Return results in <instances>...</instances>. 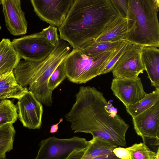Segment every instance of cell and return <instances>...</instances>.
Masks as SVG:
<instances>
[{
    "mask_svg": "<svg viewBox=\"0 0 159 159\" xmlns=\"http://www.w3.org/2000/svg\"><path fill=\"white\" fill-rule=\"evenodd\" d=\"M116 49L90 56L79 48H73L64 60L66 78L69 81L79 84L86 83L100 75Z\"/></svg>",
    "mask_w": 159,
    "mask_h": 159,
    "instance_id": "cell-5",
    "label": "cell"
},
{
    "mask_svg": "<svg viewBox=\"0 0 159 159\" xmlns=\"http://www.w3.org/2000/svg\"><path fill=\"white\" fill-rule=\"evenodd\" d=\"M28 91L16 81L13 71L0 75V101L9 98L19 99Z\"/></svg>",
    "mask_w": 159,
    "mask_h": 159,
    "instance_id": "cell-17",
    "label": "cell"
},
{
    "mask_svg": "<svg viewBox=\"0 0 159 159\" xmlns=\"http://www.w3.org/2000/svg\"><path fill=\"white\" fill-rule=\"evenodd\" d=\"M20 59L10 40L2 39L0 42V75L13 71Z\"/></svg>",
    "mask_w": 159,
    "mask_h": 159,
    "instance_id": "cell-16",
    "label": "cell"
},
{
    "mask_svg": "<svg viewBox=\"0 0 159 159\" xmlns=\"http://www.w3.org/2000/svg\"><path fill=\"white\" fill-rule=\"evenodd\" d=\"M6 159V158H3V159Z\"/></svg>",
    "mask_w": 159,
    "mask_h": 159,
    "instance_id": "cell-30",
    "label": "cell"
},
{
    "mask_svg": "<svg viewBox=\"0 0 159 159\" xmlns=\"http://www.w3.org/2000/svg\"><path fill=\"white\" fill-rule=\"evenodd\" d=\"M130 155V159H159V149L157 152L148 148L144 143H135L126 148Z\"/></svg>",
    "mask_w": 159,
    "mask_h": 159,
    "instance_id": "cell-22",
    "label": "cell"
},
{
    "mask_svg": "<svg viewBox=\"0 0 159 159\" xmlns=\"http://www.w3.org/2000/svg\"><path fill=\"white\" fill-rule=\"evenodd\" d=\"M118 14L111 0H74L58 28L60 39L79 48L97 38Z\"/></svg>",
    "mask_w": 159,
    "mask_h": 159,
    "instance_id": "cell-2",
    "label": "cell"
},
{
    "mask_svg": "<svg viewBox=\"0 0 159 159\" xmlns=\"http://www.w3.org/2000/svg\"><path fill=\"white\" fill-rule=\"evenodd\" d=\"M6 26L11 34L20 36L26 33L28 22L20 0H1Z\"/></svg>",
    "mask_w": 159,
    "mask_h": 159,
    "instance_id": "cell-13",
    "label": "cell"
},
{
    "mask_svg": "<svg viewBox=\"0 0 159 159\" xmlns=\"http://www.w3.org/2000/svg\"><path fill=\"white\" fill-rule=\"evenodd\" d=\"M132 118L135 132L142 138L143 143H145L147 139H151L159 143V100Z\"/></svg>",
    "mask_w": 159,
    "mask_h": 159,
    "instance_id": "cell-11",
    "label": "cell"
},
{
    "mask_svg": "<svg viewBox=\"0 0 159 159\" xmlns=\"http://www.w3.org/2000/svg\"><path fill=\"white\" fill-rule=\"evenodd\" d=\"M158 100L159 89H155L152 92L147 93L139 101L125 107L126 111L132 118H134L150 107Z\"/></svg>",
    "mask_w": 159,
    "mask_h": 159,
    "instance_id": "cell-18",
    "label": "cell"
},
{
    "mask_svg": "<svg viewBox=\"0 0 159 159\" xmlns=\"http://www.w3.org/2000/svg\"><path fill=\"white\" fill-rule=\"evenodd\" d=\"M63 121V119L62 118H61L58 123L56 124L52 125L51 127L50 132L51 133L56 132L58 129L59 125Z\"/></svg>",
    "mask_w": 159,
    "mask_h": 159,
    "instance_id": "cell-28",
    "label": "cell"
},
{
    "mask_svg": "<svg viewBox=\"0 0 159 159\" xmlns=\"http://www.w3.org/2000/svg\"><path fill=\"white\" fill-rule=\"evenodd\" d=\"M64 60L57 67L49 79L48 88L52 91L66 77Z\"/></svg>",
    "mask_w": 159,
    "mask_h": 159,
    "instance_id": "cell-23",
    "label": "cell"
},
{
    "mask_svg": "<svg viewBox=\"0 0 159 159\" xmlns=\"http://www.w3.org/2000/svg\"><path fill=\"white\" fill-rule=\"evenodd\" d=\"M141 59L151 85L159 89V49L151 46H143Z\"/></svg>",
    "mask_w": 159,
    "mask_h": 159,
    "instance_id": "cell-14",
    "label": "cell"
},
{
    "mask_svg": "<svg viewBox=\"0 0 159 159\" xmlns=\"http://www.w3.org/2000/svg\"><path fill=\"white\" fill-rule=\"evenodd\" d=\"M12 123L0 127V159L5 158L6 153L13 149L16 134Z\"/></svg>",
    "mask_w": 159,
    "mask_h": 159,
    "instance_id": "cell-19",
    "label": "cell"
},
{
    "mask_svg": "<svg viewBox=\"0 0 159 159\" xmlns=\"http://www.w3.org/2000/svg\"><path fill=\"white\" fill-rule=\"evenodd\" d=\"M129 43L126 40L122 41L115 50L113 57L102 71L100 75L107 74L111 71L116 63L125 50Z\"/></svg>",
    "mask_w": 159,
    "mask_h": 159,
    "instance_id": "cell-24",
    "label": "cell"
},
{
    "mask_svg": "<svg viewBox=\"0 0 159 159\" xmlns=\"http://www.w3.org/2000/svg\"><path fill=\"white\" fill-rule=\"evenodd\" d=\"M75 97V102L65 116L74 133H90L93 138L126 146L125 135L129 125L102 93L94 87L81 86Z\"/></svg>",
    "mask_w": 159,
    "mask_h": 159,
    "instance_id": "cell-1",
    "label": "cell"
},
{
    "mask_svg": "<svg viewBox=\"0 0 159 159\" xmlns=\"http://www.w3.org/2000/svg\"><path fill=\"white\" fill-rule=\"evenodd\" d=\"M127 18L119 14L105 27L95 39L97 42H115L125 40L128 29Z\"/></svg>",
    "mask_w": 159,
    "mask_h": 159,
    "instance_id": "cell-15",
    "label": "cell"
},
{
    "mask_svg": "<svg viewBox=\"0 0 159 159\" xmlns=\"http://www.w3.org/2000/svg\"><path fill=\"white\" fill-rule=\"evenodd\" d=\"M122 41L97 42L92 40L85 43L79 49L87 55L93 56L114 50L119 46Z\"/></svg>",
    "mask_w": 159,
    "mask_h": 159,
    "instance_id": "cell-20",
    "label": "cell"
},
{
    "mask_svg": "<svg viewBox=\"0 0 159 159\" xmlns=\"http://www.w3.org/2000/svg\"><path fill=\"white\" fill-rule=\"evenodd\" d=\"M11 43L21 59L31 62L45 59L55 48L40 32L15 39Z\"/></svg>",
    "mask_w": 159,
    "mask_h": 159,
    "instance_id": "cell-6",
    "label": "cell"
},
{
    "mask_svg": "<svg viewBox=\"0 0 159 159\" xmlns=\"http://www.w3.org/2000/svg\"><path fill=\"white\" fill-rule=\"evenodd\" d=\"M143 46L129 43L111 70L114 78L138 76L145 70L141 57Z\"/></svg>",
    "mask_w": 159,
    "mask_h": 159,
    "instance_id": "cell-8",
    "label": "cell"
},
{
    "mask_svg": "<svg viewBox=\"0 0 159 159\" xmlns=\"http://www.w3.org/2000/svg\"><path fill=\"white\" fill-rule=\"evenodd\" d=\"M113 152L120 159H130V154L127 148L117 147L113 150Z\"/></svg>",
    "mask_w": 159,
    "mask_h": 159,
    "instance_id": "cell-27",
    "label": "cell"
},
{
    "mask_svg": "<svg viewBox=\"0 0 159 159\" xmlns=\"http://www.w3.org/2000/svg\"><path fill=\"white\" fill-rule=\"evenodd\" d=\"M111 89L113 94L125 107L139 101L147 94L143 89L141 79L138 76L126 78H113Z\"/></svg>",
    "mask_w": 159,
    "mask_h": 159,
    "instance_id": "cell-10",
    "label": "cell"
},
{
    "mask_svg": "<svg viewBox=\"0 0 159 159\" xmlns=\"http://www.w3.org/2000/svg\"><path fill=\"white\" fill-rule=\"evenodd\" d=\"M17 109L11 100L4 99L0 101V127L9 123H15L18 117Z\"/></svg>",
    "mask_w": 159,
    "mask_h": 159,
    "instance_id": "cell-21",
    "label": "cell"
},
{
    "mask_svg": "<svg viewBox=\"0 0 159 159\" xmlns=\"http://www.w3.org/2000/svg\"><path fill=\"white\" fill-rule=\"evenodd\" d=\"M66 41L59 39L50 55L40 61H20L13 71L17 83L23 88L29 85L36 98L47 106H51L52 91L48 86L51 74L71 51Z\"/></svg>",
    "mask_w": 159,
    "mask_h": 159,
    "instance_id": "cell-3",
    "label": "cell"
},
{
    "mask_svg": "<svg viewBox=\"0 0 159 159\" xmlns=\"http://www.w3.org/2000/svg\"><path fill=\"white\" fill-rule=\"evenodd\" d=\"M125 40L143 46L159 47V0H128Z\"/></svg>",
    "mask_w": 159,
    "mask_h": 159,
    "instance_id": "cell-4",
    "label": "cell"
},
{
    "mask_svg": "<svg viewBox=\"0 0 159 159\" xmlns=\"http://www.w3.org/2000/svg\"><path fill=\"white\" fill-rule=\"evenodd\" d=\"M111 1L118 14L123 17H126L128 0H111Z\"/></svg>",
    "mask_w": 159,
    "mask_h": 159,
    "instance_id": "cell-26",
    "label": "cell"
},
{
    "mask_svg": "<svg viewBox=\"0 0 159 159\" xmlns=\"http://www.w3.org/2000/svg\"><path fill=\"white\" fill-rule=\"evenodd\" d=\"M89 143L86 139L75 136L66 139L51 137L40 142L34 159H67L72 152L86 147Z\"/></svg>",
    "mask_w": 159,
    "mask_h": 159,
    "instance_id": "cell-7",
    "label": "cell"
},
{
    "mask_svg": "<svg viewBox=\"0 0 159 159\" xmlns=\"http://www.w3.org/2000/svg\"><path fill=\"white\" fill-rule=\"evenodd\" d=\"M18 117L23 126L29 129H39L43 112L42 103L33 93L28 91L18 99Z\"/></svg>",
    "mask_w": 159,
    "mask_h": 159,
    "instance_id": "cell-12",
    "label": "cell"
},
{
    "mask_svg": "<svg viewBox=\"0 0 159 159\" xmlns=\"http://www.w3.org/2000/svg\"><path fill=\"white\" fill-rule=\"evenodd\" d=\"M1 4V0H0V5ZM1 24H0V30H1Z\"/></svg>",
    "mask_w": 159,
    "mask_h": 159,
    "instance_id": "cell-29",
    "label": "cell"
},
{
    "mask_svg": "<svg viewBox=\"0 0 159 159\" xmlns=\"http://www.w3.org/2000/svg\"><path fill=\"white\" fill-rule=\"evenodd\" d=\"M57 30V27L50 25L47 28L43 29L40 33L48 42L55 46L59 39Z\"/></svg>",
    "mask_w": 159,
    "mask_h": 159,
    "instance_id": "cell-25",
    "label": "cell"
},
{
    "mask_svg": "<svg viewBox=\"0 0 159 159\" xmlns=\"http://www.w3.org/2000/svg\"><path fill=\"white\" fill-rule=\"evenodd\" d=\"M74 0H31L36 14L43 21L59 28L66 18Z\"/></svg>",
    "mask_w": 159,
    "mask_h": 159,
    "instance_id": "cell-9",
    "label": "cell"
},
{
    "mask_svg": "<svg viewBox=\"0 0 159 159\" xmlns=\"http://www.w3.org/2000/svg\"></svg>",
    "mask_w": 159,
    "mask_h": 159,
    "instance_id": "cell-31",
    "label": "cell"
}]
</instances>
